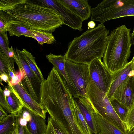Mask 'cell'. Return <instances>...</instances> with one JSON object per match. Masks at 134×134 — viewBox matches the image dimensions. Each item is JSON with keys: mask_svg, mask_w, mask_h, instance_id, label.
<instances>
[{"mask_svg": "<svg viewBox=\"0 0 134 134\" xmlns=\"http://www.w3.org/2000/svg\"><path fill=\"white\" fill-rule=\"evenodd\" d=\"M8 54V56L9 57H13L14 54V50L13 47L11 46L10 48L9 47L7 51Z\"/></svg>", "mask_w": 134, "mask_h": 134, "instance_id": "cell-36", "label": "cell"}, {"mask_svg": "<svg viewBox=\"0 0 134 134\" xmlns=\"http://www.w3.org/2000/svg\"><path fill=\"white\" fill-rule=\"evenodd\" d=\"M46 57L62 77L65 85L72 97L78 96L66 74L65 67L66 58L64 56L61 55H56L50 53L46 55Z\"/></svg>", "mask_w": 134, "mask_h": 134, "instance_id": "cell-14", "label": "cell"}, {"mask_svg": "<svg viewBox=\"0 0 134 134\" xmlns=\"http://www.w3.org/2000/svg\"><path fill=\"white\" fill-rule=\"evenodd\" d=\"M1 81H3L7 83V84L9 83L10 81V80L8 76L5 74H2L0 75Z\"/></svg>", "mask_w": 134, "mask_h": 134, "instance_id": "cell-35", "label": "cell"}, {"mask_svg": "<svg viewBox=\"0 0 134 134\" xmlns=\"http://www.w3.org/2000/svg\"><path fill=\"white\" fill-rule=\"evenodd\" d=\"M10 21L8 13L0 10V33H6L7 25Z\"/></svg>", "mask_w": 134, "mask_h": 134, "instance_id": "cell-29", "label": "cell"}, {"mask_svg": "<svg viewBox=\"0 0 134 134\" xmlns=\"http://www.w3.org/2000/svg\"><path fill=\"white\" fill-rule=\"evenodd\" d=\"M125 124L127 132L134 125V104L128 111Z\"/></svg>", "mask_w": 134, "mask_h": 134, "instance_id": "cell-30", "label": "cell"}, {"mask_svg": "<svg viewBox=\"0 0 134 134\" xmlns=\"http://www.w3.org/2000/svg\"><path fill=\"white\" fill-rule=\"evenodd\" d=\"M0 74H5L7 75L10 80V77L9 71L2 61L0 60Z\"/></svg>", "mask_w": 134, "mask_h": 134, "instance_id": "cell-33", "label": "cell"}, {"mask_svg": "<svg viewBox=\"0 0 134 134\" xmlns=\"http://www.w3.org/2000/svg\"><path fill=\"white\" fill-rule=\"evenodd\" d=\"M98 134H127L107 120L98 113H95Z\"/></svg>", "mask_w": 134, "mask_h": 134, "instance_id": "cell-16", "label": "cell"}, {"mask_svg": "<svg viewBox=\"0 0 134 134\" xmlns=\"http://www.w3.org/2000/svg\"><path fill=\"white\" fill-rule=\"evenodd\" d=\"M45 134H70L64 124L50 116L48 117Z\"/></svg>", "mask_w": 134, "mask_h": 134, "instance_id": "cell-21", "label": "cell"}, {"mask_svg": "<svg viewBox=\"0 0 134 134\" xmlns=\"http://www.w3.org/2000/svg\"><path fill=\"white\" fill-rule=\"evenodd\" d=\"M24 0H0V10L5 11L10 9Z\"/></svg>", "mask_w": 134, "mask_h": 134, "instance_id": "cell-28", "label": "cell"}, {"mask_svg": "<svg viewBox=\"0 0 134 134\" xmlns=\"http://www.w3.org/2000/svg\"><path fill=\"white\" fill-rule=\"evenodd\" d=\"M0 106L8 113L12 114V111L7 102L5 100L3 95L1 91H0Z\"/></svg>", "mask_w": 134, "mask_h": 134, "instance_id": "cell-32", "label": "cell"}, {"mask_svg": "<svg viewBox=\"0 0 134 134\" xmlns=\"http://www.w3.org/2000/svg\"><path fill=\"white\" fill-rule=\"evenodd\" d=\"M27 37L34 38L39 44L42 45L44 43L50 44L55 42V38L52 33L37 31L32 30V32Z\"/></svg>", "mask_w": 134, "mask_h": 134, "instance_id": "cell-23", "label": "cell"}, {"mask_svg": "<svg viewBox=\"0 0 134 134\" xmlns=\"http://www.w3.org/2000/svg\"><path fill=\"white\" fill-rule=\"evenodd\" d=\"M132 63H133V71H134V55L133 57L132 60Z\"/></svg>", "mask_w": 134, "mask_h": 134, "instance_id": "cell-39", "label": "cell"}, {"mask_svg": "<svg viewBox=\"0 0 134 134\" xmlns=\"http://www.w3.org/2000/svg\"><path fill=\"white\" fill-rule=\"evenodd\" d=\"M88 29H94L95 27V23L94 21H91L88 23Z\"/></svg>", "mask_w": 134, "mask_h": 134, "instance_id": "cell-37", "label": "cell"}, {"mask_svg": "<svg viewBox=\"0 0 134 134\" xmlns=\"http://www.w3.org/2000/svg\"><path fill=\"white\" fill-rule=\"evenodd\" d=\"M16 127L15 114H8L0 121V134H12Z\"/></svg>", "mask_w": 134, "mask_h": 134, "instance_id": "cell-22", "label": "cell"}, {"mask_svg": "<svg viewBox=\"0 0 134 134\" xmlns=\"http://www.w3.org/2000/svg\"><path fill=\"white\" fill-rule=\"evenodd\" d=\"M91 10V20L102 24L111 19L134 16V0H104Z\"/></svg>", "mask_w": 134, "mask_h": 134, "instance_id": "cell-4", "label": "cell"}, {"mask_svg": "<svg viewBox=\"0 0 134 134\" xmlns=\"http://www.w3.org/2000/svg\"><path fill=\"white\" fill-rule=\"evenodd\" d=\"M17 96L23 106L30 113L42 117L45 119L46 110L34 100L26 92L21 82L13 86L8 84Z\"/></svg>", "mask_w": 134, "mask_h": 134, "instance_id": "cell-10", "label": "cell"}, {"mask_svg": "<svg viewBox=\"0 0 134 134\" xmlns=\"http://www.w3.org/2000/svg\"><path fill=\"white\" fill-rule=\"evenodd\" d=\"M8 115L2 107L0 106V121L5 118Z\"/></svg>", "mask_w": 134, "mask_h": 134, "instance_id": "cell-34", "label": "cell"}, {"mask_svg": "<svg viewBox=\"0 0 134 134\" xmlns=\"http://www.w3.org/2000/svg\"><path fill=\"white\" fill-rule=\"evenodd\" d=\"M8 23L7 29L9 35L19 37L20 36H27L32 32V30L14 21L11 20Z\"/></svg>", "mask_w": 134, "mask_h": 134, "instance_id": "cell-18", "label": "cell"}, {"mask_svg": "<svg viewBox=\"0 0 134 134\" xmlns=\"http://www.w3.org/2000/svg\"><path fill=\"white\" fill-rule=\"evenodd\" d=\"M134 73L132 60L122 68L113 74V79L109 90L107 94L111 98L118 87L131 74Z\"/></svg>", "mask_w": 134, "mask_h": 134, "instance_id": "cell-15", "label": "cell"}, {"mask_svg": "<svg viewBox=\"0 0 134 134\" xmlns=\"http://www.w3.org/2000/svg\"><path fill=\"white\" fill-rule=\"evenodd\" d=\"M134 73L129 75L117 88L111 97L128 110L134 104Z\"/></svg>", "mask_w": 134, "mask_h": 134, "instance_id": "cell-9", "label": "cell"}, {"mask_svg": "<svg viewBox=\"0 0 134 134\" xmlns=\"http://www.w3.org/2000/svg\"><path fill=\"white\" fill-rule=\"evenodd\" d=\"M8 87L11 91L10 94L8 96L5 97L4 96L1 87H0V91L2 92L5 100L7 102L11 109L12 112V114H16L20 111L23 106L17 96L11 87L8 85Z\"/></svg>", "mask_w": 134, "mask_h": 134, "instance_id": "cell-24", "label": "cell"}, {"mask_svg": "<svg viewBox=\"0 0 134 134\" xmlns=\"http://www.w3.org/2000/svg\"><path fill=\"white\" fill-rule=\"evenodd\" d=\"M70 104L77 123L84 134H92L87 123L72 97L70 100Z\"/></svg>", "mask_w": 134, "mask_h": 134, "instance_id": "cell-20", "label": "cell"}, {"mask_svg": "<svg viewBox=\"0 0 134 134\" xmlns=\"http://www.w3.org/2000/svg\"><path fill=\"white\" fill-rule=\"evenodd\" d=\"M133 80H134V74L133 75Z\"/></svg>", "mask_w": 134, "mask_h": 134, "instance_id": "cell-41", "label": "cell"}, {"mask_svg": "<svg viewBox=\"0 0 134 134\" xmlns=\"http://www.w3.org/2000/svg\"><path fill=\"white\" fill-rule=\"evenodd\" d=\"M73 100L87 123L92 134H98L95 113H98L87 98L77 96Z\"/></svg>", "mask_w": 134, "mask_h": 134, "instance_id": "cell-12", "label": "cell"}, {"mask_svg": "<svg viewBox=\"0 0 134 134\" xmlns=\"http://www.w3.org/2000/svg\"><path fill=\"white\" fill-rule=\"evenodd\" d=\"M3 11L8 13L10 20L37 31L52 33L64 24L61 15L40 0H24Z\"/></svg>", "mask_w": 134, "mask_h": 134, "instance_id": "cell-1", "label": "cell"}, {"mask_svg": "<svg viewBox=\"0 0 134 134\" xmlns=\"http://www.w3.org/2000/svg\"><path fill=\"white\" fill-rule=\"evenodd\" d=\"M65 67L68 77L78 95L87 98L90 80L89 65L76 63L66 59Z\"/></svg>", "mask_w": 134, "mask_h": 134, "instance_id": "cell-6", "label": "cell"}, {"mask_svg": "<svg viewBox=\"0 0 134 134\" xmlns=\"http://www.w3.org/2000/svg\"><path fill=\"white\" fill-rule=\"evenodd\" d=\"M12 134H17V130L16 128Z\"/></svg>", "mask_w": 134, "mask_h": 134, "instance_id": "cell-40", "label": "cell"}, {"mask_svg": "<svg viewBox=\"0 0 134 134\" xmlns=\"http://www.w3.org/2000/svg\"><path fill=\"white\" fill-rule=\"evenodd\" d=\"M83 21L91 15V8L88 1L85 0H55Z\"/></svg>", "mask_w": 134, "mask_h": 134, "instance_id": "cell-13", "label": "cell"}, {"mask_svg": "<svg viewBox=\"0 0 134 134\" xmlns=\"http://www.w3.org/2000/svg\"><path fill=\"white\" fill-rule=\"evenodd\" d=\"M87 99L98 113L124 132L127 129L118 116L107 94L99 89L90 79L87 89Z\"/></svg>", "mask_w": 134, "mask_h": 134, "instance_id": "cell-5", "label": "cell"}, {"mask_svg": "<svg viewBox=\"0 0 134 134\" xmlns=\"http://www.w3.org/2000/svg\"><path fill=\"white\" fill-rule=\"evenodd\" d=\"M31 118L27 126L31 134H45L47 128L45 119L31 113Z\"/></svg>", "mask_w": 134, "mask_h": 134, "instance_id": "cell-17", "label": "cell"}, {"mask_svg": "<svg viewBox=\"0 0 134 134\" xmlns=\"http://www.w3.org/2000/svg\"><path fill=\"white\" fill-rule=\"evenodd\" d=\"M109 99L116 113L121 120L125 124L126 119L128 110L122 105L115 99L111 97Z\"/></svg>", "mask_w": 134, "mask_h": 134, "instance_id": "cell-27", "label": "cell"}, {"mask_svg": "<svg viewBox=\"0 0 134 134\" xmlns=\"http://www.w3.org/2000/svg\"><path fill=\"white\" fill-rule=\"evenodd\" d=\"M109 31L103 24L88 29L69 43L64 56L74 63L89 65L97 58L103 57L107 44Z\"/></svg>", "mask_w": 134, "mask_h": 134, "instance_id": "cell-2", "label": "cell"}, {"mask_svg": "<svg viewBox=\"0 0 134 134\" xmlns=\"http://www.w3.org/2000/svg\"><path fill=\"white\" fill-rule=\"evenodd\" d=\"M22 109L15 114L17 134H31L27 126V121L22 116Z\"/></svg>", "mask_w": 134, "mask_h": 134, "instance_id": "cell-26", "label": "cell"}, {"mask_svg": "<svg viewBox=\"0 0 134 134\" xmlns=\"http://www.w3.org/2000/svg\"><path fill=\"white\" fill-rule=\"evenodd\" d=\"M42 3L55 10L62 16L64 24L74 30H82V19L54 0H40Z\"/></svg>", "mask_w": 134, "mask_h": 134, "instance_id": "cell-11", "label": "cell"}, {"mask_svg": "<svg viewBox=\"0 0 134 134\" xmlns=\"http://www.w3.org/2000/svg\"><path fill=\"white\" fill-rule=\"evenodd\" d=\"M131 36L132 44L134 45V27L132 32L131 34Z\"/></svg>", "mask_w": 134, "mask_h": 134, "instance_id": "cell-38", "label": "cell"}, {"mask_svg": "<svg viewBox=\"0 0 134 134\" xmlns=\"http://www.w3.org/2000/svg\"><path fill=\"white\" fill-rule=\"evenodd\" d=\"M90 79L100 91L107 93L113 74L106 67L101 59L97 58L89 64Z\"/></svg>", "mask_w": 134, "mask_h": 134, "instance_id": "cell-8", "label": "cell"}, {"mask_svg": "<svg viewBox=\"0 0 134 134\" xmlns=\"http://www.w3.org/2000/svg\"><path fill=\"white\" fill-rule=\"evenodd\" d=\"M0 60L3 63L8 70L10 77V82L13 81L15 78L18 72L14 68L15 60L13 57H9L8 55L0 50Z\"/></svg>", "mask_w": 134, "mask_h": 134, "instance_id": "cell-25", "label": "cell"}, {"mask_svg": "<svg viewBox=\"0 0 134 134\" xmlns=\"http://www.w3.org/2000/svg\"><path fill=\"white\" fill-rule=\"evenodd\" d=\"M131 31L123 25L113 29L108 36L103 62L113 74L129 63L132 45Z\"/></svg>", "mask_w": 134, "mask_h": 134, "instance_id": "cell-3", "label": "cell"}, {"mask_svg": "<svg viewBox=\"0 0 134 134\" xmlns=\"http://www.w3.org/2000/svg\"><path fill=\"white\" fill-rule=\"evenodd\" d=\"M20 51L31 70L42 83L45 79L40 69L36 64L34 57L25 49H23L21 51L20 50Z\"/></svg>", "mask_w": 134, "mask_h": 134, "instance_id": "cell-19", "label": "cell"}, {"mask_svg": "<svg viewBox=\"0 0 134 134\" xmlns=\"http://www.w3.org/2000/svg\"><path fill=\"white\" fill-rule=\"evenodd\" d=\"M9 44V41L7 34L0 33V50L8 55Z\"/></svg>", "mask_w": 134, "mask_h": 134, "instance_id": "cell-31", "label": "cell"}, {"mask_svg": "<svg viewBox=\"0 0 134 134\" xmlns=\"http://www.w3.org/2000/svg\"><path fill=\"white\" fill-rule=\"evenodd\" d=\"M14 50L13 58L19 70L21 71L23 74L21 84L27 93L40 104L42 83L31 70L20 50L17 48Z\"/></svg>", "mask_w": 134, "mask_h": 134, "instance_id": "cell-7", "label": "cell"}]
</instances>
